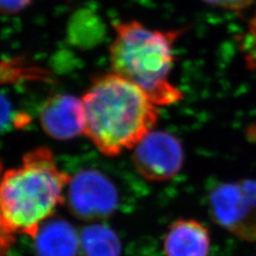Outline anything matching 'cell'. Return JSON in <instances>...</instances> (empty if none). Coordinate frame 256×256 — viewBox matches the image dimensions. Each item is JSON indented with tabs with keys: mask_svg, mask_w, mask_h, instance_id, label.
Here are the masks:
<instances>
[{
	"mask_svg": "<svg viewBox=\"0 0 256 256\" xmlns=\"http://www.w3.org/2000/svg\"><path fill=\"white\" fill-rule=\"evenodd\" d=\"M82 102L84 134L109 157L134 148L158 121V106L139 86L114 73L96 78Z\"/></svg>",
	"mask_w": 256,
	"mask_h": 256,
	"instance_id": "6da1fadb",
	"label": "cell"
},
{
	"mask_svg": "<svg viewBox=\"0 0 256 256\" xmlns=\"http://www.w3.org/2000/svg\"><path fill=\"white\" fill-rule=\"evenodd\" d=\"M2 176V164L0 162V180ZM15 242L14 234L6 228L4 223L2 221V214H0V256H8L11 246Z\"/></svg>",
	"mask_w": 256,
	"mask_h": 256,
	"instance_id": "5bb4252c",
	"label": "cell"
},
{
	"mask_svg": "<svg viewBox=\"0 0 256 256\" xmlns=\"http://www.w3.org/2000/svg\"><path fill=\"white\" fill-rule=\"evenodd\" d=\"M38 256H77L80 236L73 226L64 220L46 223L36 236Z\"/></svg>",
	"mask_w": 256,
	"mask_h": 256,
	"instance_id": "9c48e42d",
	"label": "cell"
},
{
	"mask_svg": "<svg viewBox=\"0 0 256 256\" xmlns=\"http://www.w3.org/2000/svg\"><path fill=\"white\" fill-rule=\"evenodd\" d=\"M44 132L58 140H70L84 132L82 100L70 94H58L47 100L40 114Z\"/></svg>",
	"mask_w": 256,
	"mask_h": 256,
	"instance_id": "52a82bcc",
	"label": "cell"
},
{
	"mask_svg": "<svg viewBox=\"0 0 256 256\" xmlns=\"http://www.w3.org/2000/svg\"><path fill=\"white\" fill-rule=\"evenodd\" d=\"M68 186L70 210L80 219L107 218L118 210L120 194L116 184L100 170L79 171Z\"/></svg>",
	"mask_w": 256,
	"mask_h": 256,
	"instance_id": "5b68a950",
	"label": "cell"
},
{
	"mask_svg": "<svg viewBox=\"0 0 256 256\" xmlns=\"http://www.w3.org/2000/svg\"><path fill=\"white\" fill-rule=\"evenodd\" d=\"M207 4H210L220 9L230 11L236 14H242L256 0H203Z\"/></svg>",
	"mask_w": 256,
	"mask_h": 256,
	"instance_id": "4fadbf2b",
	"label": "cell"
},
{
	"mask_svg": "<svg viewBox=\"0 0 256 256\" xmlns=\"http://www.w3.org/2000/svg\"><path fill=\"white\" fill-rule=\"evenodd\" d=\"M50 74L20 59L0 60V84H14L22 82H50Z\"/></svg>",
	"mask_w": 256,
	"mask_h": 256,
	"instance_id": "8fae6325",
	"label": "cell"
},
{
	"mask_svg": "<svg viewBox=\"0 0 256 256\" xmlns=\"http://www.w3.org/2000/svg\"><path fill=\"white\" fill-rule=\"evenodd\" d=\"M184 30L150 29L132 20L116 26L110 47L114 73L132 82L156 106H169L182 100V92L171 82L174 46Z\"/></svg>",
	"mask_w": 256,
	"mask_h": 256,
	"instance_id": "3957f363",
	"label": "cell"
},
{
	"mask_svg": "<svg viewBox=\"0 0 256 256\" xmlns=\"http://www.w3.org/2000/svg\"><path fill=\"white\" fill-rule=\"evenodd\" d=\"M80 250L84 256H120L122 246L114 230L102 224H92L80 234Z\"/></svg>",
	"mask_w": 256,
	"mask_h": 256,
	"instance_id": "30bf717a",
	"label": "cell"
},
{
	"mask_svg": "<svg viewBox=\"0 0 256 256\" xmlns=\"http://www.w3.org/2000/svg\"><path fill=\"white\" fill-rule=\"evenodd\" d=\"M210 250V230L194 219L174 221L164 238L166 256H208Z\"/></svg>",
	"mask_w": 256,
	"mask_h": 256,
	"instance_id": "ba28073f",
	"label": "cell"
},
{
	"mask_svg": "<svg viewBox=\"0 0 256 256\" xmlns=\"http://www.w3.org/2000/svg\"><path fill=\"white\" fill-rule=\"evenodd\" d=\"M214 220L230 233L248 242L256 240V182H222L210 196Z\"/></svg>",
	"mask_w": 256,
	"mask_h": 256,
	"instance_id": "277c9868",
	"label": "cell"
},
{
	"mask_svg": "<svg viewBox=\"0 0 256 256\" xmlns=\"http://www.w3.org/2000/svg\"><path fill=\"white\" fill-rule=\"evenodd\" d=\"M70 176L59 169L50 150L38 148L0 180V214L12 234L36 238L42 223L63 202Z\"/></svg>",
	"mask_w": 256,
	"mask_h": 256,
	"instance_id": "7a4b0ae2",
	"label": "cell"
},
{
	"mask_svg": "<svg viewBox=\"0 0 256 256\" xmlns=\"http://www.w3.org/2000/svg\"><path fill=\"white\" fill-rule=\"evenodd\" d=\"M246 50L248 52V58L256 60V11L250 22L249 30H248Z\"/></svg>",
	"mask_w": 256,
	"mask_h": 256,
	"instance_id": "9a60e30c",
	"label": "cell"
},
{
	"mask_svg": "<svg viewBox=\"0 0 256 256\" xmlns=\"http://www.w3.org/2000/svg\"><path fill=\"white\" fill-rule=\"evenodd\" d=\"M32 2V0H0V13H18Z\"/></svg>",
	"mask_w": 256,
	"mask_h": 256,
	"instance_id": "2e32d148",
	"label": "cell"
},
{
	"mask_svg": "<svg viewBox=\"0 0 256 256\" xmlns=\"http://www.w3.org/2000/svg\"><path fill=\"white\" fill-rule=\"evenodd\" d=\"M132 162L142 178L150 182H166L182 170L184 148L175 136L152 130L134 148Z\"/></svg>",
	"mask_w": 256,
	"mask_h": 256,
	"instance_id": "8992f818",
	"label": "cell"
},
{
	"mask_svg": "<svg viewBox=\"0 0 256 256\" xmlns=\"http://www.w3.org/2000/svg\"><path fill=\"white\" fill-rule=\"evenodd\" d=\"M27 118L26 116H14L11 102L4 95L0 93V130L6 128L11 123H14L15 126L25 125L28 121Z\"/></svg>",
	"mask_w": 256,
	"mask_h": 256,
	"instance_id": "7c38bea8",
	"label": "cell"
}]
</instances>
